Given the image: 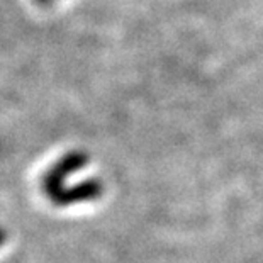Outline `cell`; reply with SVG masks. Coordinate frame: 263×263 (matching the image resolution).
Returning a JSON list of instances; mask_svg holds the SVG:
<instances>
[{
	"label": "cell",
	"mask_w": 263,
	"mask_h": 263,
	"mask_svg": "<svg viewBox=\"0 0 263 263\" xmlns=\"http://www.w3.org/2000/svg\"><path fill=\"white\" fill-rule=\"evenodd\" d=\"M85 163V155L80 151H71L49 166L43 177V192L46 194L49 202L68 207L97 197L100 194V183L97 180H83L75 185H68V178L80 172Z\"/></svg>",
	"instance_id": "cell-1"
},
{
	"label": "cell",
	"mask_w": 263,
	"mask_h": 263,
	"mask_svg": "<svg viewBox=\"0 0 263 263\" xmlns=\"http://www.w3.org/2000/svg\"><path fill=\"white\" fill-rule=\"evenodd\" d=\"M5 239H7V233H5L2 228H0V246L5 243Z\"/></svg>",
	"instance_id": "cell-2"
}]
</instances>
